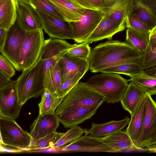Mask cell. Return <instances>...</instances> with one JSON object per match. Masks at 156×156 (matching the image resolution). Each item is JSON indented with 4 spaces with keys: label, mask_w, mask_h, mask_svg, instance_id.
<instances>
[{
    "label": "cell",
    "mask_w": 156,
    "mask_h": 156,
    "mask_svg": "<svg viewBox=\"0 0 156 156\" xmlns=\"http://www.w3.org/2000/svg\"><path fill=\"white\" fill-rule=\"evenodd\" d=\"M42 29L27 32L18 58L20 71L29 69L38 59L45 40Z\"/></svg>",
    "instance_id": "obj_6"
},
{
    "label": "cell",
    "mask_w": 156,
    "mask_h": 156,
    "mask_svg": "<svg viewBox=\"0 0 156 156\" xmlns=\"http://www.w3.org/2000/svg\"><path fill=\"white\" fill-rule=\"evenodd\" d=\"M64 133H58L56 131L39 139L31 138L30 146L27 151L41 150L49 148H53V146Z\"/></svg>",
    "instance_id": "obj_30"
},
{
    "label": "cell",
    "mask_w": 156,
    "mask_h": 156,
    "mask_svg": "<svg viewBox=\"0 0 156 156\" xmlns=\"http://www.w3.org/2000/svg\"><path fill=\"white\" fill-rule=\"evenodd\" d=\"M130 120V118L126 116L122 120H112L102 124L92 122L91 127L88 130L86 129L85 133L90 134L96 137H103L122 130L129 124Z\"/></svg>",
    "instance_id": "obj_22"
},
{
    "label": "cell",
    "mask_w": 156,
    "mask_h": 156,
    "mask_svg": "<svg viewBox=\"0 0 156 156\" xmlns=\"http://www.w3.org/2000/svg\"><path fill=\"white\" fill-rule=\"evenodd\" d=\"M105 101L104 97L90 87L86 83L79 81L65 97L55 113L57 115L76 108L102 105Z\"/></svg>",
    "instance_id": "obj_4"
},
{
    "label": "cell",
    "mask_w": 156,
    "mask_h": 156,
    "mask_svg": "<svg viewBox=\"0 0 156 156\" xmlns=\"http://www.w3.org/2000/svg\"><path fill=\"white\" fill-rule=\"evenodd\" d=\"M16 3L17 11L27 32L42 28L40 18L37 12L30 4Z\"/></svg>",
    "instance_id": "obj_24"
},
{
    "label": "cell",
    "mask_w": 156,
    "mask_h": 156,
    "mask_svg": "<svg viewBox=\"0 0 156 156\" xmlns=\"http://www.w3.org/2000/svg\"><path fill=\"white\" fill-rule=\"evenodd\" d=\"M132 8L133 0H102L101 10L105 18L126 25V18L131 14Z\"/></svg>",
    "instance_id": "obj_14"
},
{
    "label": "cell",
    "mask_w": 156,
    "mask_h": 156,
    "mask_svg": "<svg viewBox=\"0 0 156 156\" xmlns=\"http://www.w3.org/2000/svg\"><path fill=\"white\" fill-rule=\"evenodd\" d=\"M130 15L140 19L151 30L156 26V0H133Z\"/></svg>",
    "instance_id": "obj_18"
},
{
    "label": "cell",
    "mask_w": 156,
    "mask_h": 156,
    "mask_svg": "<svg viewBox=\"0 0 156 156\" xmlns=\"http://www.w3.org/2000/svg\"><path fill=\"white\" fill-rule=\"evenodd\" d=\"M59 122L55 113L43 115L39 114L30 126L31 138L39 139L56 132Z\"/></svg>",
    "instance_id": "obj_17"
},
{
    "label": "cell",
    "mask_w": 156,
    "mask_h": 156,
    "mask_svg": "<svg viewBox=\"0 0 156 156\" xmlns=\"http://www.w3.org/2000/svg\"><path fill=\"white\" fill-rule=\"evenodd\" d=\"M15 69L6 57L2 54L0 55V70L11 78L15 74Z\"/></svg>",
    "instance_id": "obj_39"
},
{
    "label": "cell",
    "mask_w": 156,
    "mask_h": 156,
    "mask_svg": "<svg viewBox=\"0 0 156 156\" xmlns=\"http://www.w3.org/2000/svg\"><path fill=\"white\" fill-rule=\"evenodd\" d=\"M104 16L101 10L86 9L80 20L70 22L72 27L73 40L77 43L85 42L100 23Z\"/></svg>",
    "instance_id": "obj_9"
},
{
    "label": "cell",
    "mask_w": 156,
    "mask_h": 156,
    "mask_svg": "<svg viewBox=\"0 0 156 156\" xmlns=\"http://www.w3.org/2000/svg\"><path fill=\"white\" fill-rule=\"evenodd\" d=\"M27 33L17 11L16 19L14 24L8 30L4 45L0 49V51L2 54L6 57L18 71H20L18 63L19 55Z\"/></svg>",
    "instance_id": "obj_7"
},
{
    "label": "cell",
    "mask_w": 156,
    "mask_h": 156,
    "mask_svg": "<svg viewBox=\"0 0 156 156\" xmlns=\"http://www.w3.org/2000/svg\"><path fill=\"white\" fill-rule=\"evenodd\" d=\"M17 11L15 0H4L0 2V28L8 30L16 19Z\"/></svg>",
    "instance_id": "obj_26"
},
{
    "label": "cell",
    "mask_w": 156,
    "mask_h": 156,
    "mask_svg": "<svg viewBox=\"0 0 156 156\" xmlns=\"http://www.w3.org/2000/svg\"><path fill=\"white\" fill-rule=\"evenodd\" d=\"M75 45L63 40L51 37L44 40L39 58L41 64L35 85L37 97L42 95L45 90L50 76L60 59Z\"/></svg>",
    "instance_id": "obj_2"
},
{
    "label": "cell",
    "mask_w": 156,
    "mask_h": 156,
    "mask_svg": "<svg viewBox=\"0 0 156 156\" xmlns=\"http://www.w3.org/2000/svg\"><path fill=\"white\" fill-rule=\"evenodd\" d=\"M12 81L10 77L0 70V88L9 84Z\"/></svg>",
    "instance_id": "obj_42"
},
{
    "label": "cell",
    "mask_w": 156,
    "mask_h": 156,
    "mask_svg": "<svg viewBox=\"0 0 156 156\" xmlns=\"http://www.w3.org/2000/svg\"><path fill=\"white\" fill-rule=\"evenodd\" d=\"M48 0L63 18L69 22L79 21L86 9L76 2L68 0Z\"/></svg>",
    "instance_id": "obj_20"
},
{
    "label": "cell",
    "mask_w": 156,
    "mask_h": 156,
    "mask_svg": "<svg viewBox=\"0 0 156 156\" xmlns=\"http://www.w3.org/2000/svg\"><path fill=\"white\" fill-rule=\"evenodd\" d=\"M41 64V61L39 58L32 67L23 71L16 80L19 102L22 106L29 99L37 97L35 85Z\"/></svg>",
    "instance_id": "obj_12"
},
{
    "label": "cell",
    "mask_w": 156,
    "mask_h": 156,
    "mask_svg": "<svg viewBox=\"0 0 156 156\" xmlns=\"http://www.w3.org/2000/svg\"><path fill=\"white\" fill-rule=\"evenodd\" d=\"M64 98H58L56 94H52L48 90L45 89L38 105L39 114L43 115L54 113L55 110Z\"/></svg>",
    "instance_id": "obj_28"
},
{
    "label": "cell",
    "mask_w": 156,
    "mask_h": 156,
    "mask_svg": "<svg viewBox=\"0 0 156 156\" xmlns=\"http://www.w3.org/2000/svg\"><path fill=\"white\" fill-rule=\"evenodd\" d=\"M61 70L58 63L50 76L46 89L48 90L52 94H56L61 83Z\"/></svg>",
    "instance_id": "obj_36"
},
{
    "label": "cell",
    "mask_w": 156,
    "mask_h": 156,
    "mask_svg": "<svg viewBox=\"0 0 156 156\" xmlns=\"http://www.w3.org/2000/svg\"><path fill=\"white\" fill-rule=\"evenodd\" d=\"M83 76L81 75L77 76L61 83L57 90L56 97L58 98L65 97Z\"/></svg>",
    "instance_id": "obj_37"
},
{
    "label": "cell",
    "mask_w": 156,
    "mask_h": 156,
    "mask_svg": "<svg viewBox=\"0 0 156 156\" xmlns=\"http://www.w3.org/2000/svg\"><path fill=\"white\" fill-rule=\"evenodd\" d=\"M149 45L152 51L156 49V26L152 28L150 32Z\"/></svg>",
    "instance_id": "obj_41"
},
{
    "label": "cell",
    "mask_w": 156,
    "mask_h": 156,
    "mask_svg": "<svg viewBox=\"0 0 156 156\" xmlns=\"http://www.w3.org/2000/svg\"><path fill=\"white\" fill-rule=\"evenodd\" d=\"M136 149L148 148L156 145V102L151 96L146 98L145 112L142 130L135 144Z\"/></svg>",
    "instance_id": "obj_8"
},
{
    "label": "cell",
    "mask_w": 156,
    "mask_h": 156,
    "mask_svg": "<svg viewBox=\"0 0 156 156\" xmlns=\"http://www.w3.org/2000/svg\"><path fill=\"white\" fill-rule=\"evenodd\" d=\"M72 2H75V0H68Z\"/></svg>",
    "instance_id": "obj_46"
},
{
    "label": "cell",
    "mask_w": 156,
    "mask_h": 156,
    "mask_svg": "<svg viewBox=\"0 0 156 156\" xmlns=\"http://www.w3.org/2000/svg\"><path fill=\"white\" fill-rule=\"evenodd\" d=\"M75 2L83 8L92 10H101L102 0H75Z\"/></svg>",
    "instance_id": "obj_40"
},
{
    "label": "cell",
    "mask_w": 156,
    "mask_h": 156,
    "mask_svg": "<svg viewBox=\"0 0 156 156\" xmlns=\"http://www.w3.org/2000/svg\"><path fill=\"white\" fill-rule=\"evenodd\" d=\"M142 54L130 45L118 40H108L93 48L88 58L91 72L128 63L140 64Z\"/></svg>",
    "instance_id": "obj_1"
},
{
    "label": "cell",
    "mask_w": 156,
    "mask_h": 156,
    "mask_svg": "<svg viewBox=\"0 0 156 156\" xmlns=\"http://www.w3.org/2000/svg\"><path fill=\"white\" fill-rule=\"evenodd\" d=\"M144 71L149 74L156 76V66L144 70Z\"/></svg>",
    "instance_id": "obj_44"
},
{
    "label": "cell",
    "mask_w": 156,
    "mask_h": 156,
    "mask_svg": "<svg viewBox=\"0 0 156 156\" xmlns=\"http://www.w3.org/2000/svg\"><path fill=\"white\" fill-rule=\"evenodd\" d=\"M140 64L144 70L156 66V49L152 51L149 46L142 55Z\"/></svg>",
    "instance_id": "obj_38"
},
{
    "label": "cell",
    "mask_w": 156,
    "mask_h": 156,
    "mask_svg": "<svg viewBox=\"0 0 156 156\" xmlns=\"http://www.w3.org/2000/svg\"><path fill=\"white\" fill-rule=\"evenodd\" d=\"M101 73L91 77L86 84L102 95L108 103L119 102L127 89L130 80L126 79L117 73Z\"/></svg>",
    "instance_id": "obj_3"
},
{
    "label": "cell",
    "mask_w": 156,
    "mask_h": 156,
    "mask_svg": "<svg viewBox=\"0 0 156 156\" xmlns=\"http://www.w3.org/2000/svg\"><path fill=\"white\" fill-rule=\"evenodd\" d=\"M89 44L84 42L80 44L75 45L69 49L66 54L69 56L88 59L91 51Z\"/></svg>",
    "instance_id": "obj_35"
},
{
    "label": "cell",
    "mask_w": 156,
    "mask_h": 156,
    "mask_svg": "<svg viewBox=\"0 0 156 156\" xmlns=\"http://www.w3.org/2000/svg\"><path fill=\"white\" fill-rule=\"evenodd\" d=\"M147 95L131 115V119L125 131L134 144L138 140L142 130L146 111Z\"/></svg>",
    "instance_id": "obj_21"
},
{
    "label": "cell",
    "mask_w": 156,
    "mask_h": 156,
    "mask_svg": "<svg viewBox=\"0 0 156 156\" xmlns=\"http://www.w3.org/2000/svg\"><path fill=\"white\" fill-rule=\"evenodd\" d=\"M58 64L61 70V83L77 76H83L89 69L88 59L69 56L66 54Z\"/></svg>",
    "instance_id": "obj_16"
},
{
    "label": "cell",
    "mask_w": 156,
    "mask_h": 156,
    "mask_svg": "<svg viewBox=\"0 0 156 156\" xmlns=\"http://www.w3.org/2000/svg\"><path fill=\"white\" fill-rule=\"evenodd\" d=\"M36 11L40 18L42 28L50 37L62 40L74 39L70 22L62 17Z\"/></svg>",
    "instance_id": "obj_10"
},
{
    "label": "cell",
    "mask_w": 156,
    "mask_h": 156,
    "mask_svg": "<svg viewBox=\"0 0 156 156\" xmlns=\"http://www.w3.org/2000/svg\"><path fill=\"white\" fill-rule=\"evenodd\" d=\"M130 78V81L146 94L151 96L156 94V76L149 74L144 70Z\"/></svg>",
    "instance_id": "obj_27"
},
{
    "label": "cell",
    "mask_w": 156,
    "mask_h": 156,
    "mask_svg": "<svg viewBox=\"0 0 156 156\" xmlns=\"http://www.w3.org/2000/svg\"><path fill=\"white\" fill-rule=\"evenodd\" d=\"M147 95L130 81L125 94L120 101L123 108L131 115Z\"/></svg>",
    "instance_id": "obj_25"
},
{
    "label": "cell",
    "mask_w": 156,
    "mask_h": 156,
    "mask_svg": "<svg viewBox=\"0 0 156 156\" xmlns=\"http://www.w3.org/2000/svg\"><path fill=\"white\" fill-rule=\"evenodd\" d=\"M22 106L19 102L16 80L0 88V117L15 120Z\"/></svg>",
    "instance_id": "obj_11"
},
{
    "label": "cell",
    "mask_w": 156,
    "mask_h": 156,
    "mask_svg": "<svg viewBox=\"0 0 156 156\" xmlns=\"http://www.w3.org/2000/svg\"><path fill=\"white\" fill-rule=\"evenodd\" d=\"M1 147L14 152L27 151L31 137L14 119L0 117Z\"/></svg>",
    "instance_id": "obj_5"
},
{
    "label": "cell",
    "mask_w": 156,
    "mask_h": 156,
    "mask_svg": "<svg viewBox=\"0 0 156 156\" xmlns=\"http://www.w3.org/2000/svg\"><path fill=\"white\" fill-rule=\"evenodd\" d=\"M8 30L0 28V49L3 46L7 37Z\"/></svg>",
    "instance_id": "obj_43"
},
{
    "label": "cell",
    "mask_w": 156,
    "mask_h": 156,
    "mask_svg": "<svg viewBox=\"0 0 156 156\" xmlns=\"http://www.w3.org/2000/svg\"><path fill=\"white\" fill-rule=\"evenodd\" d=\"M58 148L67 152L114 153L112 148L100 137H94L87 133L69 144Z\"/></svg>",
    "instance_id": "obj_13"
},
{
    "label": "cell",
    "mask_w": 156,
    "mask_h": 156,
    "mask_svg": "<svg viewBox=\"0 0 156 156\" xmlns=\"http://www.w3.org/2000/svg\"><path fill=\"white\" fill-rule=\"evenodd\" d=\"M100 138L112 148L114 153L136 149L129 135L122 130Z\"/></svg>",
    "instance_id": "obj_23"
},
{
    "label": "cell",
    "mask_w": 156,
    "mask_h": 156,
    "mask_svg": "<svg viewBox=\"0 0 156 156\" xmlns=\"http://www.w3.org/2000/svg\"><path fill=\"white\" fill-rule=\"evenodd\" d=\"M29 4L36 11L63 18L52 4L48 0H30Z\"/></svg>",
    "instance_id": "obj_33"
},
{
    "label": "cell",
    "mask_w": 156,
    "mask_h": 156,
    "mask_svg": "<svg viewBox=\"0 0 156 156\" xmlns=\"http://www.w3.org/2000/svg\"><path fill=\"white\" fill-rule=\"evenodd\" d=\"M16 3L29 4L30 0H15Z\"/></svg>",
    "instance_id": "obj_45"
},
{
    "label": "cell",
    "mask_w": 156,
    "mask_h": 156,
    "mask_svg": "<svg viewBox=\"0 0 156 156\" xmlns=\"http://www.w3.org/2000/svg\"><path fill=\"white\" fill-rule=\"evenodd\" d=\"M149 34L139 33L127 29L125 41L142 55L149 47Z\"/></svg>",
    "instance_id": "obj_29"
},
{
    "label": "cell",
    "mask_w": 156,
    "mask_h": 156,
    "mask_svg": "<svg viewBox=\"0 0 156 156\" xmlns=\"http://www.w3.org/2000/svg\"><path fill=\"white\" fill-rule=\"evenodd\" d=\"M86 131V129L78 126L70 128L53 146V148H59L74 141L85 133Z\"/></svg>",
    "instance_id": "obj_32"
},
{
    "label": "cell",
    "mask_w": 156,
    "mask_h": 156,
    "mask_svg": "<svg viewBox=\"0 0 156 156\" xmlns=\"http://www.w3.org/2000/svg\"><path fill=\"white\" fill-rule=\"evenodd\" d=\"M4 0H0V2H2V1H3Z\"/></svg>",
    "instance_id": "obj_47"
},
{
    "label": "cell",
    "mask_w": 156,
    "mask_h": 156,
    "mask_svg": "<svg viewBox=\"0 0 156 156\" xmlns=\"http://www.w3.org/2000/svg\"><path fill=\"white\" fill-rule=\"evenodd\" d=\"M101 105L98 104L76 108L56 115L59 122L65 128L78 126L90 119Z\"/></svg>",
    "instance_id": "obj_15"
},
{
    "label": "cell",
    "mask_w": 156,
    "mask_h": 156,
    "mask_svg": "<svg viewBox=\"0 0 156 156\" xmlns=\"http://www.w3.org/2000/svg\"><path fill=\"white\" fill-rule=\"evenodd\" d=\"M126 25H120L104 17L85 41L89 44L105 39L112 40L115 34L123 31Z\"/></svg>",
    "instance_id": "obj_19"
},
{
    "label": "cell",
    "mask_w": 156,
    "mask_h": 156,
    "mask_svg": "<svg viewBox=\"0 0 156 156\" xmlns=\"http://www.w3.org/2000/svg\"><path fill=\"white\" fill-rule=\"evenodd\" d=\"M127 29H130L139 33H149L151 29L149 27L138 18L129 15L126 21Z\"/></svg>",
    "instance_id": "obj_34"
},
{
    "label": "cell",
    "mask_w": 156,
    "mask_h": 156,
    "mask_svg": "<svg viewBox=\"0 0 156 156\" xmlns=\"http://www.w3.org/2000/svg\"><path fill=\"white\" fill-rule=\"evenodd\" d=\"M144 70L140 64L128 63L121 64L103 69L101 72L112 73L125 75L130 77Z\"/></svg>",
    "instance_id": "obj_31"
}]
</instances>
